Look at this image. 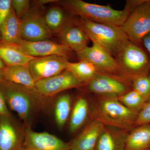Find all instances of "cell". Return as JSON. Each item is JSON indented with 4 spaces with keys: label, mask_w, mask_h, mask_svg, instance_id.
I'll return each instance as SVG.
<instances>
[{
    "label": "cell",
    "mask_w": 150,
    "mask_h": 150,
    "mask_svg": "<svg viewBox=\"0 0 150 150\" xmlns=\"http://www.w3.org/2000/svg\"><path fill=\"white\" fill-rule=\"evenodd\" d=\"M10 112L4 98L0 93V115H8Z\"/></svg>",
    "instance_id": "obj_31"
},
{
    "label": "cell",
    "mask_w": 150,
    "mask_h": 150,
    "mask_svg": "<svg viewBox=\"0 0 150 150\" xmlns=\"http://www.w3.org/2000/svg\"><path fill=\"white\" fill-rule=\"evenodd\" d=\"M150 123V102L147 103L138 113L136 126Z\"/></svg>",
    "instance_id": "obj_29"
},
{
    "label": "cell",
    "mask_w": 150,
    "mask_h": 150,
    "mask_svg": "<svg viewBox=\"0 0 150 150\" xmlns=\"http://www.w3.org/2000/svg\"><path fill=\"white\" fill-rule=\"evenodd\" d=\"M0 93L8 107L17 113L25 128H31L36 112L43 109L46 99L36 90L0 79Z\"/></svg>",
    "instance_id": "obj_1"
},
{
    "label": "cell",
    "mask_w": 150,
    "mask_h": 150,
    "mask_svg": "<svg viewBox=\"0 0 150 150\" xmlns=\"http://www.w3.org/2000/svg\"><path fill=\"white\" fill-rule=\"evenodd\" d=\"M149 150H150V147H149Z\"/></svg>",
    "instance_id": "obj_36"
},
{
    "label": "cell",
    "mask_w": 150,
    "mask_h": 150,
    "mask_svg": "<svg viewBox=\"0 0 150 150\" xmlns=\"http://www.w3.org/2000/svg\"><path fill=\"white\" fill-rule=\"evenodd\" d=\"M1 79V77H0V79Z\"/></svg>",
    "instance_id": "obj_37"
},
{
    "label": "cell",
    "mask_w": 150,
    "mask_h": 150,
    "mask_svg": "<svg viewBox=\"0 0 150 150\" xmlns=\"http://www.w3.org/2000/svg\"><path fill=\"white\" fill-rule=\"evenodd\" d=\"M24 149L29 150H70L69 143L47 132L25 128Z\"/></svg>",
    "instance_id": "obj_13"
},
{
    "label": "cell",
    "mask_w": 150,
    "mask_h": 150,
    "mask_svg": "<svg viewBox=\"0 0 150 150\" xmlns=\"http://www.w3.org/2000/svg\"><path fill=\"white\" fill-rule=\"evenodd\" d=\"M129 133L115 127L105 126L95 150H125Z\"/></svg>",
    "instance_id": "obj_18"
},
{
    "label": "cell",
    "mask_w": 150,
    "mask_h": 150,
    "mask_svg": "<svg viewBox=\"0 0 150 150\" xmlns=\"http://www.w3.org/2000/svg\"><path fill=\"white\" fill-rule=\"evenodd\" d=\"M11 6L16 16L20 20L22 19L31 10L29 0H11Z\"/></svg>",
    "instance_id": "obj_28"
},
{
    "label": "cell",
    "mask_w": 150,
    "mask_h": 150,
    "mask_svg": "<svg viewBox=\"0 0 150 150\" xmlns=\"http://www.w3.org/2000/svg\"><path fill=\"white\" fill-rule=\"evenodd\" d=\"M115 58L124 79L150 74L149 58L140 46L129 40L122 44Z\"/></svg>",
    "instance_id": "obj_5"
},
{
    "label": "cell",
    "mask_w": 150,
    "mask_h": 150,
    "mask_svg": "<svg viewBox=\"0 0 150 150\" xmlns=\"http://www.w3.org/2000/svg\"><path fill=\"white\" fill-rule=\"evenodd\" d=\"M92 43L91 46H87L76 53L79 61L91 63L101 74L123 78L115 58L97 43L93 42Z\"/></svg>",
    "instance_id": "obj_8"
},
{
    "label": "cell",
    "mask_w": 150,
    "mask_h": 150,
    "mask_svg": "<svg viewBox=\"0 0 150 150\" xmlns=\"http://www.w3.org/2000/svg\"><path fill=\"white\" fill-rule=\"evenodd\" d=\"M35 58L28 54L18 44L0 42V59L6 67L28 65Z\"/></svg>",
    "instance_id": "obj_19"
},
{
    "label": "cell",
    "mask_w": 150,
    "mask_h": 150,
    "mask_svg": "<svg viewBox=\"0 0 150 150\" xmlns=\"http://www.w3.org/2000/svg\"><path fill=\"white\" fill-rule=\"evenodd\" d=\"M118 99L126 108L137 113L147 103L142 96L133 89L118 97Z\"/></svg>",
    "instance_id": "obj_26"
},
{
    "label": "cell",
    "mask_w": 150,
    "mask_h": 150,
    "mask_svg": "<svg viewBox=\"0 0 150 150\" xmlns=\"http://www.w3.org/2000/svg\"><path fill=\"white\" fill-rule=\"evenodd\" d=\"M0 77L4 80L36 90L28 65L6 67L0 70Z\"/></svg>",
    "instance_id": "obj_20"
},
{
    "label": "cell",
    "mask_w": 150,
    "mask_h": 150,
    "mask_svg": "<svg viewBox=\"0 0 150 150\" xmlns=\"http://www.w3.org/2000/svg\"><path fill=\"white\" fill-rule=\"evenodd\" d=\"M6 66L4 63L2 61L1 59H0V70H2L6 68Z\"/></svg>",
    "instance_id": "obj_34"
},
{
    "label": "cell",
    "mask_w": 150,
    "mask_h": 150,
    "mask_svg": "<svg viewBox=\"0 0 150 150\" xmlns=\"http://www.w3.org/2000/svg\"><path fill=\"white\" fill-rule=\"evenodd\" d=\"M71 96L64 93L57 98L54 105V116L57 126L59 129L64 128L68 120L72 108Z\"/></svg>",
    "instance_id": "obj_23"
},
{
    "label": "cell",
    "mask_w": 150,
    "mask_h": 150,
    "mask_svg": "<svg viewBox=\"0 0 150 150\" xmlns=\"http://www.w3.org/2000/svg\"><path fill=\"white\" fill-rule=\"evenodd\" d=\"M129 40L137 45L150 33V0H142L121 26Z\"/></svg>",
    "instance_id": "obj_6"
},
{
    "label": "cell",
    "mask_w": 150,
    "mask_h": 150,
    "mask_svg": "<svg viewBox=\"0 0 150 150\" xmlns=\"http://www.w3.org/2000/svg\"><path fill=\"white\" fill-rule=\"evenodd\" d=\"M25 127L10 112L0 115V150H23Z\"/></svg>",
    "instance_id": "obj_7"
},
{
    "label": "cell",
    "mask_w": 150,
    "mask_h": 150,
    "mask_svg": "<svg viewBox=\"0 0 150 150\" xmlns=\"http://www.w3.org/2000/svg\"><path fill=\"white\" fill-rule=\"evenodd\" d=\"M131 87L144 99L150 102V74L134 77L130 79Z\"/></svg>",
    "instance_id": "obj_27"
},
{
    "label": "cell",
    "mask_w": 150,
    "mask_h": 150,
    "mask_svg": "<svg viewBox=\"0 0 150 150\" xmlns=\"http://www.w3.org/2000/svg\"><path fill=\"white\" fill-rule=\"evenodd\" d=\"M11 8V0H0V41L1 40V28Z\"/></svg>",
    "instance_id": "obj_30"
},
{
    "label": "cell",
    "mask_w": 150,
    "mask_h": 150,
    "mask_svg": "<svg viewBox=\"0 0 150 150\" xmlns=\"http://www.w3.org/2000/svg\"><path fill=\"white\" fill-rule=\"evenodd\" d=\"M21 20L22 39L28 42L49 40L52 33L46 25L43 17L32 9Z\"/></svg>",
    "instance_id": "obj_12"
},
{
    "label": "cell",
    "mask_w": 150,
    "mask_h": 150,
    "mask_svg": "<svg viewBox=\"0 0 150 150\" xmlns=\"http://www.w3.org/2000/svg\"><path fill=\"white\" fill-rule=\"evenodd\" d=\"M89 120H97L104 126L129 132L136 127L138 113L123 105L117 97L93 94L89 97Z\"/></svg>",
    "instance_id": "obj_2"
},
{
    "label": "cell",
    "mask_w": 150,
    "mask_h": 150,
    "mask_svg": "<svg viewBox=\"0 0 150 150\" xmlns=\"http://www.w3.org/2000/svg\"><path fill=\"white\" fill-rule=\"evenodd\" d=\"M142 1H127L122 10L114 9L110 6L91 4L81 0H64L58 2L72 15L98 23L121 27L130 13Z\"/></svg>",
    "instance_id": "obj_3"
},
{
    "label": "cell",
    "mask_w": 150,
    "mask_h": 150,
    "mask_svg": "<svg viewBox=\"0 0 150 150\" xmlns=\"http://www.w3.org/2000/svg\"><path fill=\"white\" fill-rule=\"evenodd\" d=\"M58 1H56V0H41V1H36L35 3L36 6L38 7H40L48 3L56 2Z\"/></svg>",
    "instance_id": "obj_33"
},
{
    "label": "cell",
    "mask_w": 150,
    "mask_h": 150,
    "mask_svg": "<svg viewBox=\"0 0 150 150\" xmlns=\"http://www.w3.org/2000/svg\"><path fill=\"white\" fill-rule=\"evenodd\" d=\"M2 43L18 44L21 36V20L16 16L12 7L3 23L1 30Z\"/></svg>",
    "instance_id": "obj_21"
},
{
    "label": "cell",
    "mask_w": 150,
    "mask_h": 150,
    "mask_svg": "<svg viewBox=\"0 0 150 150\" xmlns=\"http://www.w3.org/2000/svg\"><path fill=\"white\" fill-rule=\"evenodd\" d=\"M57 34L61 44L76 53L88 46L90 40L74 18H69Z\"/></svg>",
    "instance_id": "obj_14"
},
{
    "label": "cell",
    "mask_w": 150,
    "mask_h": 150,
    "mask_svg": "<svg viewBox=\"0 0 150 150\" xmlns=\"http://www.w3.org/2000/svg\"><path fill=\"white\" fill-rule=\"evenodd\" d=\"M69 62L67 58L60 56L35 57L28 67L35 83L63 72L67 69Z\"/></svg>",
    "instance_id": "obj_11"
},
{
    "label": "cell",
    "mask_w": 150,
    "mask_h": 150,
    "mask_svg": "<svg viewBox=\"0 0 150 150\" xmlns=\"http://www.w3.org/2000/svg\"><path fill=\"white\" fill-rule=\"evenodd\" d=\"M18 45L28 54L34 57L58 56L68 59L73 51L61 43L50 40L28 42L22 40Z\"/></svg>",
    "instance_id": "obj_15"
},
{
    "label": "cell",
    "mask_w": 150,
    "mask_h": 150,
    "mask_svg": "<svg viewBox=\"0 0 150 150\" xmlns=\"http://www.w3.org/2000/svg\"><path fill=\"white\" fill-rule=\"evenodd\" d=\"M150 123L136 126L128 134L125 150H149Z\"/></svg>",
    "instance_id": "obj_22"
},
{
    "label": "cell",
    "mask_w": 150,
    "mask_h": 150,
    "mask_svg": "<svg viewBox=\"0 0 150 150\" xmlns=\"http://www.w3.org/2000/svg\"><path fill=\"white\" fill-rule=\"evenodd\" d=\"M67 70L72 73L85 86L88 84L99 73L91 63L84 61H79L76 63L69 62Z\"/></svg>",
    "instance_id": "obj_24"
},
{
    "label": "cell",
    "mask_w": 150,
    "mask_h": 150,
    "mask_svg": "<svg viewBox=\"0 0 150 150\" xmlns=\"http://www.w3.org/2000/svg\"><path fill=\"white\" fill-rule=\"evenodd\" d=\"M90 103L89 97L84 94L78 96L73 103L69 118V131L74 135L79 132L89 120Z\"/></svg>",
    "instance_id": "obj_17"
},
{
    "label": "cell",
    "mask_w": 150,
    "mask_h": 150,
    "mask_svg": "<svg viewBox=\"0 0 150 150\" xmlns=\"http://www.w3.org/2000/svg\"><path fill=\"white\" fill-rule=\"evenodd\" d=\"M84 86L67 69L59 74L35 82L36 91L41 96L47 98L67 90L81 88Z\"/></svg>",
    "instance_id": "obj_9"
},
{
    "label": "cell",
    "mask_w": 150,
    "mask_h": 150,
    "mask_svg": "<svg viewBox=\"0 0 150 150\" xmlns=\"http://www.w3.org/2000/svg\"><path fill=\"white\" fill-rule=\"evenodd\" d=\"M43 18L51 32L57 33L69 19L67 17L64 10L58 6L49 9Z\"/></svg>",
    "instance_id": "obj_25"
},
{
    "label": "cell",
    "mask_w": 150,
    "mask_h": 150,
    "mask_svg": "<svg viewBox=\"0 0 150 150\" xmlns=\"http://www.w3.org/2000/svg\"><path fill=\"white\" fill-rule=\"evenodd\" d=\"M23 150H28V149H24Z\"/></svg>",
    "instance_id": "obj_35"
},
{
    "label": "cell",
    "mask_w": 150,
    "mask_h": 150,
    "mask_svg": "<svg viewBox=\"0 0 150 150\" xmlns=\"http://www.w3.org/2000/svg\"><path fill=\"white\" fill-rule=\"evenodd\" d=\"M86 86L88 91L93 94L117 97L132 89L130 80L100 73Z\"/></svg>",
    "instance_id": "obj_10"
},
{
    "label": "cell",
    "mask_w": 150,
    "mask_h": 150,
    "mask_svg": "<svg viewBox=\"0 0 150 150\" xmlns=\"http://www.w3.org/2000/svg\"><path fill=\"white\" fill-rule=\"evenodd\" d=\"M104 125L99 121L89 120L70 143V150H95Z\"/></svg>",
    "instance_id": "obj_16"
},
{
    "label": "cell",
    "mask_w": 150,
    "mask_h": 150,
    "mask_svg": "<svg viewBox=\"0 0 150 150\" xmlns=\"http://www.w3.org/2000/svg\"><path fill=\"white\" fill-rule=\"evenodd\" d=\"M142 43H143L145 48H146L147 51H149L150 56V33H148L143 38L142 40Z\"/></svg>",
    "instance_id": "obj_32"
},
{
    "label": "cell",
    "mask_w": 150,
    "mask_h": 150,
    "mask_svg": "<svg viewBox=\"0 0 150 150\" xmlns=\"http://www.w3.org/2000/svg\"><path fill=\"white\" fill-rule=\"evenodd\" d=\"M74 19L90 40L97 43L113 57L116 56L122 44L129 40L120 26L98 23L81 17Z\"/></svg>",
    "instance_id": "obj_4"
}]
</instances>
